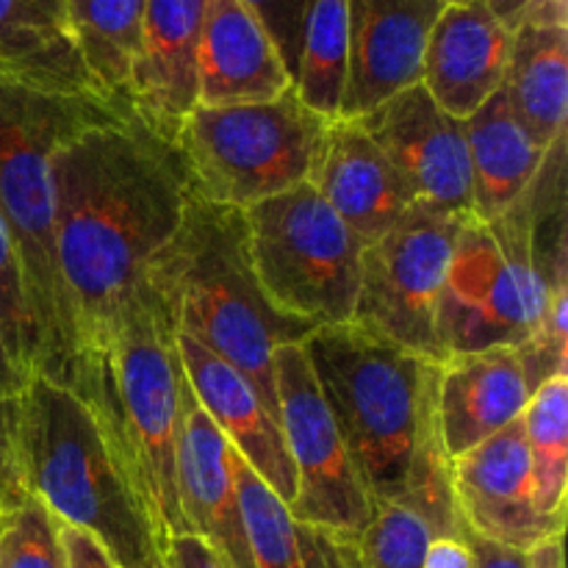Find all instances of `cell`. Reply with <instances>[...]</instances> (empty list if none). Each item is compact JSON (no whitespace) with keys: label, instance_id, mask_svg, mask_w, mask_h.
<instances>
[{"label":"cell","instance_id":"f6af8a7d","mask_svg":"<svg viewBox=\"0 0 568 568\" xmlns=\"http://www.w3.org/2000/svg\"><path fill=\"white\" fill-rule=\"evenodd\" d=\"M358 568H361V566H358Z\"/></svg>","mask_w":568,"mask_h":568},{"label":"cell","instance_id":"30bf717a","mask_svg":"<svg viewBox=\"0 0 568 568\" xmlns=\"http://www.w3.org/2000/svg\"><path fill=\"white\" fill-rule=\"evenodd\" d=\"M466 222L416 203L386 236L364 247L355 325L438 364V297Z\"/></svg>","mask_w":568,"mask_h":568},{"label":"cell","instance_id":"8992f818","mask_svg":"<svg viewBox=\"0 0 568 568\" xmlns=\"http://www.w3.org/2000/svg\"><path fill=\"white\" fill-rule=\"evenodd\" d=\"M303 349L366 494L397 503L419 433L433 361L355 322L316 327Z\"/></svg>","mask_w":568,"mask_h":568},{"label":"cell","instance_id":"e575fe53","mask_svg":"<svg viewBox=\"0 0 568 568\" xmlns=\"http://www.w3.org/2000/svg\"><path fill=\"white\" fill-rule=\"evenodd\" d=\"M488 9L510 28L568 26V0H486Z\"/></svg>","mask_w":568,"mask_h":568},{"label":"cell","instance_id":"d6a6232c","mask_svg":"<svg viewBox=\"0 0 568 568\" xmlns=\"http://www.w3.org/2000/svg\"><path fill=\"white\" fill-rule=\"evenodd\" d=\"M250 11L261 20L270 39L275 42L288 75H297L300 48H303V26L308 0H242Z\"/></svg>","mask_w":568,"mask_h":568},{"label":"cell","instance_id":"d590c367","mask_svg":"<svg viewBox=\"0 0 568 568\" xmlns=\"http://www.w3.org/2000/svg\"><path fill=\"white\" fill-rule=\"evenodd\" d=\"M61 547H64L67 568H120L100 547L98 538L78 527L61 525Z\"/></svg>","mask_w":568,"mask_h":568},{"label":"cell","instance_id":"5bb4252c","mask_svg":"<svg viewBox=\"0 0 568 568\" xmlns=\"http://www.w3.org/2000/svg\"><path fill=\"white\" fill-rule=\"evenodd\" d=\"M444 0H349L347 83L338 120H358L422 83L427 39Z\"/></svg>","mask_w":568,"mask_h":568},{"label":"cell","instance_id":"4fadbf2b","mask_svg":"<svg viewBox=\"0 0 568 568\" xmlns=\"http://www.w3.org/2000/svg\"><path fill=\"white\" fill-rule=\"evenodd\" d=\"M453 491L460 530L499 547L530 552L566 530L536 505L521 419L453 460Z\"/></svg>","mask_w":568,"mask_h":568},{"label":"cell","instance_id":"f1b7e54d","mask_svg":"<svg viewBox=\"0 0 568 568\" xmlns=\"http://www.w3.org/2000/svg\"><path fill=\"white\" fill-rule=\"evenodd\" d=\"M530 453L532 494L547 519L566 527L568 488V375H555L538 388L521 414Z\"/></svg>","mask_w":568,"mask_h":568},{"label":"cell","instance_id":"8fae6325","mask_svg":"<svg viewBox=\"0 0 568 568\" xmlns=\"http://www.w3.org/2000/svg\"><path fill=\"white\" fill-rule=\"evenodd\" d=\"M277 425L297 471L292 516L358 541L372 514L366 494L336 422L322 399L303 344H283L275 353Z\"/></svg>","mask_w":568,"mask_h":568},{"label":"cell","instance_id":"7bdbcfd3","mask_svg":"<svg viewBox=\"0 0 568 568\" xmlns=\"http://www.w3.org/2000/svg\"><path fill=\"white\" fill-rule=\"evenodd\" d=\"M447 3H475V0H447Z\"/></svg>","mask_w":568,"mask_h":568},{"label":"cell","instance_id":"ffe728a7","mask_svg":"<svg viewBox=\"0 0 568 568\" xmlns=\"http://www.w3.org/2000/svg\"><path fill=\"white\" fill-rule=\"evenodd\" d=\"M311 183L364 247L416 205L408 181L355 120L331 122Z\"/></svg>","mask_w":568,"mask_h":568},{"label":"cell","instance_id":"ac0fdd59","mask_svg":"<svg viewBox=\"0 0 568 568\" xmlns=\"http://www.w3.org/2000/svg\"><path fill=\"white\" fill-rule=\"evenodd\" d=\"M532 397L516 347L455 353L438 364L436 410L449 458L480 447L521 419Z\"/></svg>","mask_w":568,"mask_h":568},{"label":"cell","instance_id":"d6986e66","mask_svg":"<svg viewBox=\"0 0 568 568\" xmlns=\"http://www.w3.org/2000/svg\"><path fill=\"white\" fill-rule=\"evenodd\" d=\"M209 0H148L142 50L131 81V109L159 136L175 142L197 105V44Z\"/></svg>","mask_w":568,"mask_h":568},{"label":"cell","instance_id":"ab89813d","mask_svg":"<svg viewBox=\"0 0 568 568\" xmlns=\"http://www.w3.org/2000/svg\"><path fill=\"white\" fill-rule=\"evenodd\" d=\"M28 381L31 377L17 366V361L11 358L9 347L3 342V333H0V397H20L26 392Z\"/></svg>","mask_w":568,"mask_h":568},{"label":"cell","instance_id":"7402d4cb","mask_svg":"<svg viewBox=\"0 0 568 568\" xmlns=\"http://www.w3.org/2000/svg\"><path fill=\"white\" fill-rule=\"evenodd\" d=\"M231 466L255 568H358V541L294 519L233 447Z\"/></svg>","mask_w":568,"mask_h":568},{"label":"cell","instance_id":"7c38bea8","mask_svg":"<svg viewBox=\"0 0 568 568\" xmlns=\"http://www.w3.org/2000/svg\"><path fill=\"white\" fill-rule=\"evenodd\" d=\"M355 122L408 181L416 203L475 220L464 120L449 116L422 83L394 94Z\"/></svg>","mask_w":568,"mask_h":568},{"label":"cell","instance_id":"1f68e13d","mask_svg":"<svg viewBox=\"0 0 568 568\" xmlns=\"http://www.w3.org/2000/svg\"><path fill=\"white\" fill-rule=\"evenodd\" d=\"M0 333L9 347L11 358L17 361L28 377L39 372V338L33 327L31 308L26 297V281H22L20 258H17L14 242L0 220Z\"/></svg>","mask_w":568,"mask_h":568},{"label":"cell","instance_id":"cb8c5ba5","mask_svg":"<svg viewBox=\"0 0 568 568\" xmlns=\"http://www.w3.org/2000/svg\"><path fill=\"white\" fill-rule=\"evenodd\" d=\"M503 89L514 116L538 148L549 150L566 136L568 26L516 28Z\"/></svg>","mask_w":568,"mask_h":568},{"label":"cell","instance_id":"277c9868","mask_svg":"<svg viewBox=\"0 0 568 568\" xmlns=\"http://www.w3.org/2000/svg\"><path fill=\"white\" fill-rule=\"evenodd\" d=\"M128 103L100 94H67L26 81L0 67V220L14 242L28 308L39 338L37 375L67 386L75 333L55 261V144L75 125Z\"/></svg>","mask_w":568,"mask_h":568},{"label":"cell","instance_id":"7a4b0ae2","mask_svg":"<svg viewBox=\"0 0 568 568\" xmlns=\"http://www.w3.org/2000/svg\"><path fill=\"white\" fill-rule=\"evenodd\" d=\"M183 386L175 325L144 281L122 305L111 336L75 355L64 386L98 422L161 547L189 532L178 505Z\"/></svg>","mask_w":568,"mask_h":568},{"label":"cell","instance_id":"52a82bcc","mask_svg":"<svg viewBox=\"0 0 568 568\" xmlns=\"http://www.w3.org/2000/svg\"><path fill=\"white\" fill-rule=\"evenodd\" d=\"M566 294L568 275H555L536 247L530 194H521L497 220H469L460 227L438 297L442 361L532 342L547 327L549 305Z\"/></svg>","mask_w":568,"mask_h":568},{"label":"cell","instance_id":"2e32d148","mask_svg":"<svg viewBox=\"0 0 568 568\" xmlns=\"http://www.w3.org/2000/svg\"><path fill=\"white\" fill-rule=\"evenodd\" d=\"M175 344L183 375L200 408L209 414L225 442L236 449L239 458L292 508L297 497V471L283 442L281 425L272 419L253 386L220 355L178 331Z\"/></svg>","mask_w":568,"mask_h":568},{"label":"cell","instance_id":"b9f144b4","mask_svg":"<svg viewBox=\"0 0 568 568\" xmlns=\"http://www.w3.org/2000/svg\"><path fill=\"white\" fill-rule=\"evenodd\" d=\"M33 3H37L44 14L53 17L55 22H61V0H33ZM61 26H64V22H61Z\"/></svg>","mask_w":568,"mask_h":568},{"label":"cell","instance_id":"3957f363","mask_svg":"<svg viewBox=\"0 0 568 568\" xmlns=\"http://www.w3.org/2000/svg\"><path fill=\"white\" fill-rule=\"evenodd\" d=\"M178 333L231 364L277 422L275 353L316 331L266 300L250 258L247 216L189 194L175 236L144 272Z\"/></svg>","mask_w":568,"mask_h":568},{"label":"cell","instance_id":"6da1fadb","mask_svg":"<svg viewBox=\"0 0 568 568\" xmlns=\"http://www.w3.org/2000/svg\"><path fill=\"white\" fill-rule=\"evenodd\" d=\"M50 172L55 261L78 355L111 336L192 192L181 150L131 105L72 128Z\"/></svg>","mask_w":568,"mask_h":568},{"label":"cell","instance_id":"5b68a950","mask_svg":"<svg viewBox=\"0 0 568 568\" xmlns=\"http://www.w3.org/2000/svg\"><path fill=\"white\" fill-rule=\"evenodd\" d=\"M26 491L61 525L87 530L120 568H166L148 510L116 466L98 422L70 388L33 375L20 394Z\"/></svg>","mask_w":568,"mask_h":568},{"label":"cell","instance_id":"74e56055","mask_svg":"<svg viewBox=\"0 0 568 568\" xmlns=\"http://www.w3.org/2000/svg\"><path fill=\"white\" fill-rule=\"evenodd\" d=\"M460 538H464L466 547L471 549L475 568H527V552L499 547V544L486 541V538H477L475 532L469 530H460Z\"/></svg>","mask_w":568,"mask_h":568},{"label":"cell","instance_id":"ba28073f","mask_svg":"<svg viewBox=\"0 0 568 568\" xmlns=\"http://www.w3.org/2000/svg\"><path fill=\"white\" fill-rule=\"evenodd\" d=\"M331 122L286 89L266 103L194 105L178 128L189 192L205 203L250 205L311 183Z\"/></svg>","mask_w":568,"mask_h":568},{"label":"cell","instance_id":"ee69618b","mask_svg":"<svg viewBox=\"0 0 568 568\" xmlns=\"http://www.w3.org/2000/svg\"><path fill=\"white\" fill-rule=\"evenodd\" d=\"M444 3H447V0H444Z\"/></svg>","mask_w":568,"mask_h":568},{"label":"cell","instance_id":"836d02e7","mask_svg":"<svg viewBox=\"0 0 568 568\" xmlns=\"http://www.w3.org/2000/svg\"><path fill=\"white\" fill-rule=\"evenodd\" d=\"M26 494L20 469V397H0V514Z\"/></svg>","mask_w":568,"mask_h":568},{"label":"cell","instance_id":"83f0119b","mask_svg":"<svg viewBox=\"0 0 568 568\" xmlns=\"http://www.w3.org/2000/svg\"><path fill=\"white\" fill-rule=\"evenodd\" d=\"M347 22L349 0H308L294 92L327 122H336L342 111L347 83Z\"/></svg>","mask_w":568,"mask_h":568},{"label":"cell","instance_id":"9a60e30c","mask_svg":"<svg viewBox=\"0 0 568 568\" xmlns=\"http://www.w3.org/2000/svg\"><path fill=\"white\" fill-rule=\"evenodd\" d=\"M178 505L192 536L203 538L227 568H255L233 480L231 444L183 386L178 438Z\"/></svg>","mask_w":568,"mask_h":568},{"label":"cell","instance_id":"484cf974","mask_svg":"<svg viewBox=\"0 0 568 568\" xmlns=\"http://www.w3.org/2000/svg\"><path fill=\"white\" fill-rule=\"evenodd\" d=\"M0 67L53 92L109 98L87 75L64 26L33 0H0Z\"/></svg>","mask_w":568,"mask_h":568},{"label":"cell","instance_id":"4dcf8cb0","mask_svg":"<svg viewBox=\"0 0 568 568\" xmlns=\"http://www.w3.org/2000/svg\"><path fill=\"white\" fill-rule=\"evenodd\" d=\"M0 568H67L61 521L33 494L0 514Z\"/></svg>","mask_w":568,"mask_h":568},{"label":"cell","instance_id":"4316f807","mask_svg":"<svg viewBox=\"0 0 568 568\" xmlns=\"http://www.w3.org/2000/svg\"><path fill=\"white\" fill-rule=\"evenodd\" d=\"M436 381L438 364H433L425 386V399H422L419 433H416L414 453H410L403 497L397 499L399 505L414 510L425 521L427 530L433 532V541L460 538V516L453 491V458L447 455L442 427H438Z\"/></svg>","mask_w":568,"mask_h":568},{"label":"cell","instance_id":"d4e9b609","mask_svg":"<svg viewBox=\"0 0 568 568\" xmlns=\"http://www.w3.org/2000/svg\"><path fill=\"white\" fill-rule=\"evenodd\" d=\"M148 0H61V22L94 87L131 105Z\"/></svg>","mask_w":568,"mask_h":568},{"label":"cell","instance_id":"44dd1931","mask_svg":"<svg viewBox=\"0 0 568 568\" xmlns=\"http://www.w3.org/2000/svg\"><path fill=\"white\" fill-rule=\"evenodd\" d=\"M292 87L258 17L242 0H209L197 44V105L266 103Z\"/></svg>","mask_w":568,"mask_h":568},{"label":"cell","instance_id":"9c48e42d","mask_svg":"<svg viewBox=\"0 0 568 568\" xmlns=\"http://www.w3.org/2000/svg\"><path fill=\"white\" fill-rule=\"evenodd\" d=\"M250 258L266 300L314 327L353 322L361 286V239L314 183L244 209Z\"/></svg>","mask_w":568,"mask_h":568},{"label":"cell","instance_id":"e0dca14e","mask_svg":"<svg viewBox=\"0 0 568 568\" xmlns=\"http://www.w3.org/2000/svg\"><path fill=\"white\" fill-rule=\"evenodd\" d=\"M514 31L486 0L444 3L422 61V87L455 120H469L505 81Z\"/></svg>","mask_w":568,"mask_h":568},{"label":"cell","instance_id":"603a6c76","mask_svg":"<svg viewBox=\"0 0 568 568\" xmlns=\"http://www.w3.org/2000/svg\"><path fill=\"white\" fill-rule=\"evenodd\" d=\"M464 131L469 144L475 220L491 222L527 192L547 150L527 136L503 87L464 120Z\"/></svg>","mask_w":568,"mask_h":568},{"label":"cell","instance_id":"8d00e7d4","mask_svg":"<svg viewBox=\"0 0 568 568\" xmlns=\"http://www.w3.org/2000/svg\"><path fill=\"white\" fill-rule=\"evenodd\" d=\"M164 564L166 568H227L220 555L192 532H181L166 541Z\"/></svg>","mask_w":568,"mask_h":568},{"label":"cell","instance_id":"f546056e","mask_svg":"<svg viewBox=\"0 0 568 568\" xmlns=\"http://www.w3.org/2000/svg\"><path fill=\"white\" fill-rule=\"evenodd\" d=\"M433 532L394 499H372V514L358 538L361 568H422Z\"/></svg>","mask_w":568,"mask_h":568},{"label":"cell","instance_id":"f35d334b","mask_svg":"<svg viewBox=\"0 0 568 568\" xmlns=\"http://www.w3.org/2000/svg\"><path fill=\"white\" fill-rule=\"evenodd\" d=\"M422 568H475V558L464 538H438L427 549Z\"/></svg>","mask_w":568,"mask_h":568},{"label":"cell","instance_id":"60d3db41","mask_svg":"<svg viewBox=\"0 0 568 568\" xmlns=\"http://www.w3.org/2000/svg\"><path fill=\"white\" fill-rule=\"evenodd\" d=\"M527 568H566L564 560V536L538 544L527 552Z\"/></svg>","mask_w":568,"mask_h":568}]
</instances>
